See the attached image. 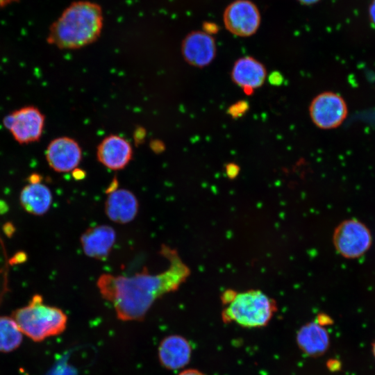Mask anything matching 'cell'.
Instances as JSON below:
<instances>
[{"label": "cell", "instance_id": "9c48e42d", "mask_svg": "<svg viewBox=\"0 0 375 375\" xmlns=\"http://www.w3.org/2000/svg\"><path fill=\"white\" fill-rule=\"evenodd\" d=\"M181 53L184 60L190 65L198 68L205 67L216 57L215 40L205 31H192L182 42Z\"/></svg>", "mask_w": 375, "mask_h": 375}, {"label": "cell", "instance_id": "f546056e", "mask_svg": "<svg viewBox=\"0 0 375 375\" xmlns=\"http://www.w3.org/2000/svg\"><path fill=\"white\" fill-rule=\"evenodd\" d=\"M373 353H374V356H375V342L373 344Z\"/></svg>", "mask_w": 375, "mask_h": 375}, {"label": "cell", "instance_id": "cb8c5ba5", "mask_svg": "<svg viewBox=\"0 0 375 375\" xmlns=\"http://www.w3.org/2000/svg\"><path fill=\"white\" fill-rule=\"evenodd\" d=\"M42 176L38 174H33L28 177L30 183H40Z\"/></svg>", "mask_w": 375, "mask_h": 375}, {"label": "cell", "instance_id": "83f0119b", "mask_svg": "<svg viewBox=\"0 0 375 375\" xmlns=\"http://www.w3.org/2000/svg\"><path fill=\"white\" fill-rule=\"evenodd\" d=\"M300 3L306 6H310L318 3L320 0H297Z\"/></svg>", "mask_w": 375, "mask_h": 375}, {"label": "cell", "instance_id": "5bb4252c", "mask_svg": "<svg viewBox=\"0 0 375 375\" xmlns=\"http://www.w3.org/2000/svg\"><path fill=\"white\" fill-rule=\"evenodd\" d=\"M138 201L131 191L116 189L108 191L105 203V211L114 222L126 224L132 221L138 211Z\"/></svg>", "mask_w": 375, "mask_h": 375}, {"label": "cell", "instance_id": "52a82bcc", "mask_svg": "<svg viewBox=\"0 0 375 375\" xmlns=\"http://www.w3.org/2000/svg\"><path fill=\"white\" fill-rule=\"evenodd\" d=\"M44 122V115L33 106L16 110L3 120L4 126L21 144L38 141L42 135Z\"/></svg>", "mask_w": 375, "mask_h": 375}, {"label": "cell", "instance_id": "9a60e30c", "mask_svg": "<svg viewBox=\"0 0 375 375\" xmlns=\"http://www.w3.org/2000/svg\"><path fill=\"white\" fill-rule=\"evenodd\" d=\"M192 348L189 342L180 335L165 338L158 348V358L168 369H178L186 365L190 359Z\"/></svg>", "mask_w": 375, "mask_h": 375}, {"label": "cell", "instance_id": "4316f807", "mask_svg": "<svg viewBox=\"0 0 375 375\" xmlns=\"http://www.w3.org/2000/svg\"><path fill=\"white\" fill-rule=\"evenodd\" d=\"M8 210V206L7 205V203L2 201V200H0V214H4L5 212H6Z\"/></svg>", "mask_w": 375, "mask_h": 375}, {"label": "cell", "instance_id": "484cf974", "mask_svg": "<svg viewBox=\"0 0 375 375\" xmlns=\"http://www.w3.org/2000/svg\"><path fill=\"white\" fill-rule=\"evenodd\" d=\"M73 176L76 179H81L84 176V172L80 169H75L73 172Z\"/></svg>", "mask_w": 375, "mask_h": 375}, {"label": "cell", "instance_id": "4fadbf2b", "mask_svg": "<svg viewBox=\"0 0 375 375\" xmlns=\"http://www.w3.org/2000/svg\"><path fill=\"white\" fill-rule=\"evenodd\" d=\"M116 240L113 228L99 225L86 230L81 237L83 250L88 257L102 260L109 255Z\"/></svg>", "mask_w": 375, "mask_h": 375}, {"label": "cell", "instance_id": "5b68a950", "mask_svg": "<svg viewBox=\"0 0 375 375\" xmlns=\"http://www.w3.org/2000/svg\"><path fill=\"white\" fill-rule=\"evenodd\" d=\"M333 243L337 252L348 259L358 258L371 247L372 237L365 224L356 219L340 222L335 228Z\"/></svg>", "mask_w": 375, "mask_h": 375}, {"label": "cell", "instance_id": "f1b7e54d", "mask_svg": "<svg viewBox=\"0 0 375 375\" xmlns=\"http://www.w3.org/2000/svg\"><path fill=\"white\" fill-rule=\"evenodd\" d=\"M17 0H0V8L5 7Z\"/></svg>", "mask_w": 375, "mask_h": 375}, {"label": "cell", "instance_id": "30bf717a", "mask_svg": "<svg viewBox=\"0 0 375 375\" xmlns=\"http://www.w3.org/2000/svg\"><path fill=\"white\" fill-rule=\"evenodd\" d=\"M45 156L51 169L58 172H68L75 169L80 163L82 151L74 139L60 137L51 141Z\"/></svg>", "mask_w": 375, "mask_h": 375}, {"label": "cell", "instance_id": "6da1fadb", "mask_svg": "<svg viewBox=\"0 0 375 375\" xmlns=\"http://www.w3.org/2000/svg\"><path fill=\"white\" fill-rule=\"evenodd\" d=\"M160 253L169 263L160 273L151 274L144 267L132 276L103 274L99 277L100 294L112 304L119 319H142L158 298L177 290L190 276V269L176 249L162 244Z\"/></svg>", "mask_w": 375, "mask_h": 375}, {"label": "cell", "instance_id": "d4e9b609", "mask_svg": "<svg viewBox=\"0 0 375 375\" xmlns=\"http://www.w3.org/2000/svg\"><path fill=\"white\" fill-rule=\"evenodd\" d=\"M236 165H229L227 166L226 171L228 175H236L238 172V168L236 167L234 168Z\"/></svg>", "mask_w": 375, "mask_h": 375}, {"label": "cell", "instance_id": "7402d4cb", "mask_svg": "<svg viewBox=\"0 0 375 375\" xmlns=\"http://www.w3.org/2000/svg\"><path fill=\"white\" fill-rule=\"evenodd\" d=\"M269 81L272 84H278V81L282 82V76L278 72L274 73L270 76Z\"/></svg>", "mask_w": 375, "mask_h": 375}, {"label": "cell", "instance_id": "d6986e66", "mask_svg": "<svg viewBox=\"0 0 375 375\" xmlns=\"http://www.w3.org/2000/svg\"><path fill=\"white\" fill-rule=\"evenodd\" d=\"M27 259V256L24 252L19 251L16 253L10 259V263L12 265L23 263Z\"/></svg>", "mask_w": 375, "mask_h": 375}, {"label": "cell", "instance_id": "ac0fdd59", "mask_svg": "<svg viewBox=\"0 0 375 375\" xmlns=\"http://www.w3.org/2000/svg\"><path fill=\"white\" fill-rule=\"evenodd\" d=\"M22 333L15 321L9 317H0V351H14L22 343Z\"/></svg>", "mask_w": 375, "mask_h": 375}, {"label": "cell", "instance_id": "ffe728a7", "mask_svg": "<svg viewBox=\"0 0 375 375\" xmlns=\"http://www.w3.org/2000/svg\"><path fill=\"white\" fill-rule=\"evenodd\" d=\"M3 231L6 236L11 237L15 231V228L11 222H7L3 225Z\"/></svg>", "mask_w": 375, "mask_h": 375}, {"label": "cell", "instance_id": "7a4b0ae2", "mask_svg": "<svg viewBox=\"0 0 375 375\" xmlns=\"http://www.w3.org/2000/svg\"><path fill=\"white\" fill-rule=\"evenodd\" d=\"M103 21L102 9L97 3L73 2L51 25L47 40L62 49L83 47L99 38Z\"/></svg>", "mask_w": 375, "mask_h": 375}, {"label": "cell", "instance_id": "7c38bea8", "mask_svg": "<svg viewBox=\"0 0 375 375\" xmlns=\"http://www.w3.org/2000/svg\"><path fill=\"white\" fill-rule=\"evenodd\" d=\"M132 154L129 142L117 135L105 138L98 146L97 151L98 160L112 170L124 168L131 160Z\"/></svg>", "mask_w": 375, "mask_h": 375}, {"label": "cell", "instance_id": "3957f363", "mask_svg": "<svg viewBox=\"0 0 375 375\" xmlns=\"http://www.w3.org/2000/svg\"><path fill=\"white\" fill-rule=\"evenodd\" d=\"M40 295H35L28 305L17 309L12 319L22 333L35 342L60 334L67 317L60 309L44 304Z\"/></svg>", "mask_w": 375, "mask_h": 375}, {"label": "cell", "instance_id": "8fae6325", "mask_svg": "<svg viewBox=\"0 0 375 375\" xmlns=\"http://www.w3.org/2000/svg\"><path fill=\"white\" fill-rule=\"evenodd\" d=\"M232 81L247 94L260 88L266 81L265 66L256 58L245 56L237 59L231 69Z\"/></svg>", "mask_w": 375, "mask_h": 375}, {"label": "cell", "instance_id": "603a6c76", "mask_svg": "<svg viewBox=\"0 0 375 375\" xmlns=\"http://www.w3.org/2000/svg\"><path fill=\"white\" fill-rule=\"evenodd\" d=\"M178 375H205L197 369H187L181 372Z\"/></svg>", "mask_w": 375, "mask_h": 375}, {"label": "cell", "instance_id": "e0dca14e", "mask_svg": "<svg viewBox=\"0 0 375 375\" xmlns=\"http://www.w3.org/2000/svg\"><path fill=\"white\" fill-rule=\"evenodd\" d=\"M52 201V194L48 187L41 183L26 185L20 193V202L28 212L41 215L47 212Z\"/></svg>", "mask_w": 375, "mask_h": 375}, {"label": "cell", "instance_id": "ba28073f", "mask_svg": "<svg viewBox=\"0 0 375 375\" xmlns=\"http://www.w3.org/2000/svg\"><path fill=\"white\" fill-rule=\"evenodd\" d=\"M223 22L228 31L238 37H249L258 30L261 17L257 6L250 0H235L225 8Z\"/></svg>", "mask_w": 375, "mask_h": 375}, {"label": "cell", "instance_id": "44dd1931", "mask_svg": "<svg viewBox=\"0 0 375 375\" xmlns=\"http://www.w3.org/2000/svg\"><path fill=\"white\" fill-rule=\"evenodd\" d=\"M369 17L372 23L375 26V0H372L369 6Z\"/></svg>", "mask_w": 375, "mask_h": 375}, {"label": "cell", "instance_id": "8992f818", "mask_svg": "<svg viewBox=\"0 0 375 375\" xmlns=\"http://www.w3.org/2000/svg\"><path fill=\"white\" fill-rule=\"evenodd\" d=\"M312 122L319 128H338L346 119L348 107L343 97L334 92L325 91L316 95L308 108Z\"/></svg>", "mask_w": 375, "mask_h": 375}, {"label": "cell", "instance_id": "2e32d148", "mask_svg": "<svg viewBox=\"0 0 375 375\" xmlns=\"http://www.w3.org/2000/svg\"><path fill=\"white\" fill-rule=\"evenodd\" d=\"M297 344L305 353L319 356L324 353L329 344V336L326 330L316 322L303 326L297 335Z\"/></svg>", "mask_w": 375, "mask_h": 375}, {"label": "cell", "instance_id": "277c9868", "mask_svg": "<svg viewBox=\"0 0 375 375\" xmlns=\"http://www.w3.org/2000/svg\"><path fill=\"white\" fill-rule=\"evenodd\" d=\"M226 304L223 319L247 328L266 326L276 310L274 300L259 290L235 293Z\"/></svg>", "mask_w": 375, "mask_h": 375}]
</instances>
